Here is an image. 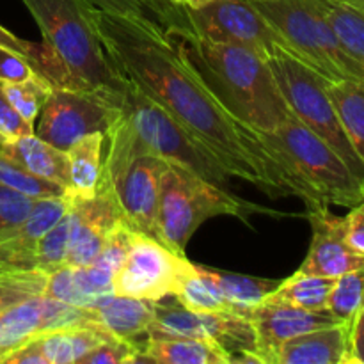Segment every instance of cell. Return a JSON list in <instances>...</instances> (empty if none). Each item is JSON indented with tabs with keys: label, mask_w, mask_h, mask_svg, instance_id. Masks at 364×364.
Wrapping results in <instances>:
<instances>
[{
	"label": "cell",
	"mask_w": 364,
	"mask_h": 364,
	"mask_svg": "<svg viewBox=\"0 0 364 364\" xmlns=\"http://www.w3.org/2000/svg\"><path fill=\"white\" fill-rule=\"evenodd\" d=\"M89 21L114 71L159 103L231 176L274 199L295 196L290 178L267 151L258 132L235 119L210 95L156 21L95 7L89 9Z\"/></svg>",
	"instance_id": "1"
},
{
	"label": "cell",
	"mask_w": 364,
	"mask_h": 364,
	"mask_svg": "<svg viewBox=\"0 0 364 364\" xmlns=\"http://www.w3.org/2000/svg\"><path fill=\"white\" fill-rule=\"evenodd\" d=\"M164 36L210 95L240 123L256 132H274L294 116L267 59L252 50L194 32Z\"/></svg>",
	"instance_id": "2"
},
{
	"label": "cell",
	"mask_w": 364,
	"mask_h": 364,
	"mask_svg": "<svg viewBox=\"0 0 364 364\" xmlns=\"http://www.w3.org/2000/svg\"><path fill=\"white\" fill-rule=\"evenodd\" d=\"M38 23L52 59V87L98 91L119 87L121 77L110 66L89 21L85 0H21Z\"/></svg>",
	"instance_id": "3"
},
{
	"label": "cell",
	"mask_w": 364,
	"mask_h": 364,
	"mask_svg": "<svg viewBox=\"0 0 364 364\" xmlns=\"http://www.w3.org/2000/svg\"><path fill=\"white\" fill-rule=\"evenodd\" d=\"M267 151L283 167L306 210L323 205L352 208L364 199V183L345 160L304 123L288 117L277 130L258 132Z\"/></svg>",
	"instance_id": "4"
},
{
	"label": "cell",
	"mask_w": 364,
	"mask_h": 364,
	"mask_svg": "<svg viewBox=\"0 0 364 364\" xmlns=\"http://www.w3.org/2000/svg\"><path fill=\"white\" fill-rule=\"evenodd\" d=\"M258 213L279 215L176 164H169L164 171L160 180L159 242L176 255L185 256L192 235L212 217L233 215L247 223L249 217Z\"/></svg>",
	"instance_id": "5"
},
{
	"label": "cell",
	"mask_w": 364,
	"mask_h": 364,
	"mask_svg": "<svg viewBox=\"0 0 364 364\" xmlns=\"http://www.w3.org/2000/svg\"><path fill=\"white\" fill-rule=\"evenodd\" d=\"M284 38L288 52L329 82H364V68L341 46L316 0H251Z\"/></svg>",
	"instance_id": "6"
},
{
	"label": "cell",
	"mask_w": 364,
	"mask_h": 364,
	"mask_svg": "<svg viewBox=\"0 0 364 364\" xmlns=\"http://www.w3.org/2000/svg\"><path fill=\"white\" fill-rule=\"evenodd\" d=\"M267 63L295 117L323 139L364 183V164L341 127L333 100L327 92L329 80L284 48H277Z\"/></svg>",
	"instance_id": "7"
},
{
	"label": "cell",
	"mask_w": 364,
	"mask_h": 364,
	"mask_svg": "<svg viewBox=\"0 0 364 364\" xmlns=\"http://www.w3.org/2000/svg\"><path fill=\"white\" fill-rule=\"evenodd\" d=\"M112 89L77 91L53 87L36 119L34 134L66 151L84 135L107 132L117 112Z\"/></svg>",
	"instance_id": "8"
},
{
	"label": "cell",
	"mask_w": 364,
	"mask_h": 364,
	"mask_svg": "<svg viewBox=\"0 0 364 364\" xmlns=\"http://www.w3.org/2000/svg\"><path fill=\"white\" fill-rule=\"evenodd\" d=\"M148 336L213 340L228 352L230 364H237L244 354H256L255 329L247 315L231 311H192L180 302H153V322Z\"/></svg>",
	"instance_id": "9"
},
{
	"label": "cell",
	"mask_w": 364,
	"mask_h": 364,
	"mask_svg": "<svg viewBox=\"0 0 364 364\" xmlns=\"http://www.w3.org/2000/svg\"><path fill=\"white\" fill-rule=\"evenodd\" d=\"M194 34L219 43H233L269 59L277 48L288 52L283 36L270 25L251 0H212L187 11Z\"/></svg>",
	"instance_id": "10"
},
{
	"label": "cell",
	"mask_w": 364,
	"mask_h": 364,
	"mask_svg": "<svg viewBox=\"0 0 364 364\" xmlns=\"http://www.w3.org/2000/svg\"><path fill=\"white\" fill-rule=\"evenodd\" d=\"M185 256L176 255L156 238L132 231L130 251L112 279V294L164 301L173 297Z\"/></svg>",
	"instance_id": "11"
},
{
	"label": "cell",
	"mask_w": 364,
	"mask_h": 364,
	"mask_svg": "<svg viewBox=\"0 0 364 364\" xmlns=\"http://www.w3.org/2000/svg\"><path fill=\"white\" fill-rule=\"evenodd\" d=\"M169 162L151 153H139L114 173H102L112 185L123 220L134 231L159 240L160 180Z\"/></svg>",
	"instance_id": "12"
},
{
	"label": "cell",
	"mask_w": 364,
	"mask_h": 364,
	"mask_svg": "<svg viewBox=\"0 0 364 364\" xmlns=\"http://www.w3.org/2000/svg\"><path fill=\"white\" fill-rule=\"evenodd\" d=\"M92 322L95 320L85 308L53 301L45 295L23 299L0 315V364L39 334Z\"/></svg>",
	"instance_id": "13"
},
{
	"label": "cell",
	"mask_w": 364,
	"mask_h": 364,
	"mask_svg": "<svg viewBox=\"0 0 364 364\" xmlns=\"http://www.w3.org/2000/svg\"><path fill=\"white\" fill-rule=\"evenodd\" d=\"M71 213L73 228L64 265L87 267L100 255L109 231L123 219L112 185L100 181L92 198H71Z\"/></svg>",
	"instance_id": "14"
},
{
	"label": "cell",
	"mask_w": 364,
	"mask_h": 364,
	"mask_svg": "<svg viewBox=\"0 0 364 364\" xmlns=\"http://www.w3.org/2000/svg\"><path fill=\"white\" fill-rule=\"evenodd\" d=\"M247 316L255 329L256 354L262 364H272L274 354L284 341L340 322L331 311H308L269 297L252 308Z\"/></svg>",
	"instance_id": "15"
},
{
	"label": "cell",
	"mask_w": 364,
	"mask_h": 364,
	"mask_svg": "<svg viewBox=\"0 0 364 364\" xmlns=\"http://www.w3.org/2000/svg\"><path fill=\"white\" fill-rule=\"evenodd\" d=\"M70 206L71 198L68 194L59 198L38 199L31 213L21 223L0 230V276L23 272V270H38L36 249L39 238L63 219Z\"/></svg>",
	"instance_id": "16"
},
{
	"label": "cell",
	"mask_w": 364,
	"mask_h": 364,
	"mask_svg": "<svg viewBox=\"0 0 364 364\" xmlns=\"http://www.w3.org/2000/svg\"><path fill=\"white\" fill-rule=\"evenodd\" d=\"M311 224V244L302 262V272L323 277L343 276L350 270L364 269V256L355 255L343 237V217L329 210V205L308 210Z\"/></svg>",
	"instance_id": "17"
},
{
	"label": "cell",
	"mask_w": 364,
	"mask_h": 364,
	"mask_svg": "<svg viewBox=\"0 0 364 364\" xmlns=\"http://www.w3.org/2000/svg\"><path fill=\"white\" fill-rule=\"evenodd\" d=\"M153 302L155 301L109 294L98 297L85 306V309L91 318L105 327L112 336L141 348L153 322Z\"/></svg>",
	"instance_id": "18"
},
{
	"label": "cell",
	"mask_w": 364,
	"mask_h": 364,
	"mask_svg": "<svg viewBox=\"0 0 364 364\" xmlns=\"http://www.w3.org/2000/svg\"><path fill=\"white\" fill-rule=\"evenodd\" d=\"M348 322L295 336L276 350L272 364H347Z\"/></svg>",
	"instance_id": "19"
},
{
	"label": "cell",
	"mask_w": 364,
	"mask_h": 364,
	"mask_svg": "<svg viewBox=\"0 0 364 364\" xmlns=\"http://www.w3.org/2000/svg\"><path fill=\"white\" fill-rule=\"evenodd\" d=\"M139 363L155 364H230V355L213 340L148 336L142 341Z\"/></svg>",
	"instance_id": "20"
},
{
	"label": "cell",
	"mask_w": 364,
	"mask_h": 364,
	"mask_svg": "<svg viewBox=\"0 0 364 364\" xmlns=\"http://www.w3.org/2000/svg\"><path fill=\"white\" fill-rule=\"evenodd\" d=\"M0 151L34 176L53 181L68 191V156L38 135H25L0 146Z\"/></svg>",
	"instance_id": "21"
},
{
	"label": "cell",
	"mask_w": 364,
	"mask_h": 364,
	"mask_svg": "<svg viewBox=\"0 0 364 364\" xmlns=\"http://www.w3.org/2000/svg\"><path fill=\"white\" fill-rule=\"evenodd\" d=\"M110 338L114 336L105 327L92 322L85 323V326L48 331V333L36 336L34 340L46 364H78L92 348Z\"/></svg>",
	"instance_id": "22"
},
{
	"label": "cell",
	"mask_w": 364,
	"mask_h": 364,
	"mask_svg": "<svg viewBox=\"0 0 364 364\" xmlns=\"http://www.w3.org/2000/svg\"><path fill=\"white\" fill-rule=\"evenodd\" d=\"M103 149L105 132L84 135L66 149L68 196L87 199L96 194L103 173Z\"/></svg>",
	"instance_id": "23"
},
{
	"label": "cell",
	"mask_w": 364,
	"mask_h": 364,
	"mask_svg": "<svg viewBox=\"0 0 364 364\" xmlns=\"http://www.w3.org/2000/svg\"><path fill=\"white\" fill-rule=\"evenodd\" d=\"M203 276L215 287L220 297L231 306L237 313L249 315L252 308L259 304L267 295L279 284V281L263 279V277L244 276V274L226 272V270L208 269L198 265Z\"/></svg>",
	"instance_id": "24"
},
{
	"label": "cell",
	"mask_w": 364,
	"mask_h": 364,
	"mask_svg": "<svg viewBox=\"0 0 364 364\" xmlns=\"http://www.w3.org/2000/svg\"><path fill=\"white\" fill-rule=\"evenodd\" d=\"M327 92L352 148L364 164V82H329Z\"/></svg>",
	"instance_id": "25"
},
{
	"label": "cell",
	"mask_w": 364,
	"mask_h": 364,
	"mask_svg": "<svg viewBox=\"0 0 364 364\" xmlns=\"http://www.w3.org/2000/svg\"><path fill=\"white\" fill-rule=\"evenodd\" d=\"M333 284V277L297 270L284 281H279L276 290L270 291L267 297L308 311H329L327 304H329Z\"/></svg>",
	"instance_id": "26"
},
{
	"label": "cell",
	"mask_w": 364,
	"mask_h": 364,
	"mask_svg": "<svg viewBox=\"0 0 364 364\" xmlns=\"http://www.w3.org/2000/svg\"><path fill=\"white\" fill-rule=\"evenodd\" d=\"M174 299L185 308L192 311H206V313H219L231 311L237 313L215 290L212 283L203 276L198 265L188 262L185 258L183 267L178 276L176 290H174Z\"/></svg>",
	"instance_id": "27"
},
{
	"label": "cell",
	"mask_w": 364,
	"mask_h": 364,
	"mask_svg": "<svg viewBox=\"0 0 364 364\" xmlns=\"http://www.w3.org/2000/svg\"><path fill=\"white\" fill-rule=\"evenodd\" d=\"M341 46L348 55L364 68V9L340 2V0H316Z\"/></svg>",
	"instance_id": "28"
},
{
	"label": "cell",
	"mask_w": 364,
	"mask_h": 364,
	"mask_svg": "<svg viewBox=\"0 0 364 364\" xmlns=\"http://www.w3.org/2000/svg\"><path fill=\"white\" fill-rule=\"evenodd\" d=\"M0 85L7 102L31 124H36V119L53 89L41 75L23 82H0Z\"/></svg>",
	"instance_id": "29"
},
{
	"label": "cell",
	"mask_w": 364,
	"mask_h": 364,
	"mask_svg": "<svg viewBox=\"0 0 364 364\" xmlns=\"http://www.w3.org/2000/svg\"><path fill=\"white\" fill-rule=\"evenodd\" d=\"M71 228H73V213H71L70 206V210L64 213L63 219L57 224H53V226L39 238L38 249H36V267H38V270L50 274L52 270L64 265L68 247H70Z\"/></svg>",
	"instance_id": "30"
},
{
	"label": "cell",
	"mask_w": 364,
	"mask_h": 364,
	"mask_svg": "<svg viewBox=\"0 0 364 364\" xmlns=\"http://www.w3.org/2000/svg\"><path fill=\"white\" fill-rule=\"evenodd\" d=\"M364 308V269L350 270L336 277L331 290L327 309L340 322H350L355 313Z\"/></svg>",
	"instance_id": "31"
},
{
	"label": "cell",
	"mask_w": 364,
	"mask_h": 364,
	"mask_svg": "<svg viewBox=\"0 0 364 364\" xmlns=\"http://www.w3.org/2000/svg\"><path fill=\"white\" fill-rule=\"evenodd\" d=\"M0 185H6L13 191L21 192V194L34 199L59 198V196L66 194V191L60 185L43 180V178H38L28 171L21 169L16 162H13L2 151H0Z\"/></svg>",
	"instance_id": "32"
},
{
	"label": "cell",
	"mask_w": 364,
	"mask_h": 364,
	"mask_svg": "<svg viewBox=\"0 0 364 364\" xmlns=\"http://www.w3.org/2000/svg\"><path fill=\"white\" fill-rule=\"evenodd\" d=\"M48 274L41 270L2 274L0 276V315L16 302L32 295H43Z\"/></svg>",
	"instance_id": "33"
},
{
	"label": "cell",
	"mask_w": 364,
	"mask_h": 364,
	"mask_svg": "<svg viewBox=\"0 0 364 364\" xmlns=\"http://www.w3.org/2000/svg\"><path fill=\"white\" fill-rule=\"evenodd\" d=\"M43 295L53 301L66 302V304L85 308V299L82 295L80 288L77 284V276H75V267L60 265L59 269L52 270L46 276V284Z\"/></svg>",
	"instance_id": "34"
},
{
	"label": "cell",
	"mask_w": 364,
	"mask_h": 364,
	"mask_svg": "<svg viewBox=\"0 0 364 364\" xmlns=\"http://www.w3.org/2000/svg\"><path fill=\"white\" fill-rule=\"evenodd\" d=\"M139 352L137 345L114 336L92 348L78 364H135Z\"/></svg>",
	"instance_id": "35"
},
{
	"label": "cell",
	"mask_w": 364,
	"mask_h": 364,
	"mask_svg": "<svg viewBox=\"0 0 364 364\" xmlns=\"http://www.w3.org/2000/svg\"><path fill=\"white\" fill-rule=\"evenodd\" d=\"M142 6L151 13L153 20L166 32H194L191 18L183 7L176 6L173 0H141Z\"/></svg>",
	"instance_id": "36"
},
{
	"label": "cell",
	"mask_w": 364,
	"mask_h": 364,
	"mask_svg": "<svg viewBox=\"0 0 364 364\" xmlns=\"http://www.w3.org/2000/svg\"><path fill=\"white\" fill-rule=\"evenodd\" d=\"M36 201L38 199L28 198L6 185H0V230L21 223L31 213Z\"/></svg>",
	"instance_id": "37"
},
{
	"label": "cell",
	"mask_w": 364,
	"mask_h": 364,
	"mask_svg": "<svg viewBox=\"0 0 364 364\" xmlns=\"http://www.w3.org/2000/svg\"><path fill=\"white\" fill-rule=\"evenodd\" d=\"M38 75L23 55L0 45V82H23Z\"/></svg>",
	"instance_id": "38"
},
{
	"label": "cell",
	"mask_w": 364,
	"mask_h": 364,
	"mask_svg": "<svg viewBox=\"0 0 364 364\" xmlns=\"http://www.w3.org/2000/svg\"><path fill=\"white\" fill-rule=\"evenodd\" d=\"M0 128H2L4 134H6L11 141H13V139L34 134V124L25 121L23 117L16 112V109L7 102V98L2 92V85H0Z\"/></svg>",
	"instance_id": "39"
},
{
	"label": "cell",
	"mask_w": 364,
	"mask_h": 364,
	"mask_svg": "<svg viewBox=\"0 0 364 364\" xmlns=\"http://www.w3.org/2000/svg\"><path fill=\"white\" fill-rule=\"evenodd\" d=\"M343 237L355 255L364 256V199L343 217Z\"/></svg>",
	"instance_id": "40"
},
{
	"label": "cell",
	"mask_w": 364,
	"mask_h": 364,
	"mask_svg": "<svg viewBox=\"0 0 364 364\" xmlns=\"http://www.w3.org/2000/svg\"><path fill=\"white\" fill-rule=\"evenodd\" d=\"M89 6L105 13L121 14V16L132 18H148L153 20L151 13L141 4V0H85ZM155 21V20H153Z\"/></svg>",
	"instance_id": "41"
},
{
	"label": "cell",
	"mask_w": 364,
	"mask_h": 364,
	"mask_svg": "<svg viewBox=\"0 0 364 364\" xmlns=\"http://www.w3.org/2000/svg\"><path fill=\"white\" fill-rule=\"evenodd\" d=\"M347 364H364V308L348 322Z\"/></svg>",
	"instance_id": "42"
},
{
	"label": "cell",
	"mask_w": 364,
	"mask_h": 364,
	"mask_svg": "<svg viewBox=\"0 0 364 364\" xmlns=\"http://www.w3.org/2000/svg\"><path fill=\"white\" fill-rule=\"evenodd\" d=\"M0 45L7 46V48H11L13 52L20 53V55H23L25 59L31 63V57H32V52H34L36 43L20 39L18 36H14L13 32L7 31L6 27H2V25H0Z\"/></svg>",
	"instance_id": "43"
},
{
	"label": "cell",
	"mask_w": 364,
	"mask_h": 364,
	"mask_svg": "<svg viewBox=\"0 0 364 364\" xmlns=\"http://www.w3.org/2000/svg\"><path fill=\"white\" fill-rule=\"evenodd\" d=\"M176 6L183 7L185 11H192V9H199V7L206 6V4H210L212 0H173Z\"/></svg>",
	"instance_id": "44"
},
{
	"label": "cell",
	"mask_w": 364,
	"mask_h": 364,
	"mask_svg": "<svg viewBox=\"0 0 364 364\" xmlns=\"http://www.w3.org/2000/svg\"><path fill=\"white\" fill-rule=\"evenodd\" d=\"M340 2L350 4V6L359 7V9H364V0H340Z\"/></svg>",
	"instance_id": "45"
},
{
	"label": "cell",
	"mask_w": 364,
	"mask_h": 364,
	"mask_svg": "<svg viewBox=\"0 0 364 364\" xmlns=\"http://www.w3.org/2000/svg\"><path fill=\"white\" fill-rule=\"evenodd\" d=\"M9 141H11V139L7 137V135L4 134V130H2V128H0V146H2V144H6V142H9Z\"/></svg>",
	"instance_id": "46"
}]
</instances>
